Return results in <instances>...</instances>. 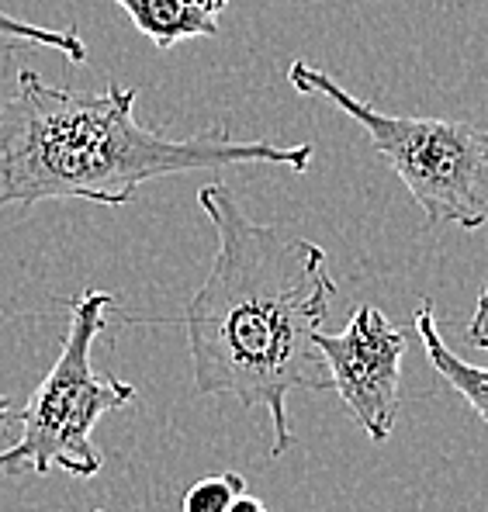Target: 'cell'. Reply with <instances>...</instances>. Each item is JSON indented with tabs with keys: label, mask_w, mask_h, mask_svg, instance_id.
Returning a JSON list of instances; mask_svg holds the SVG:
<instances>
[{
	"label": "cell",
	"mask_w": 488,
	"mask_h": 512,
	"mask_svg": "<svg viewBox=\"0 0 488 512\" xmlns=\"http://www.w3.org/2000/svg\"><path fill=\"white\" fill-rule=\"evenodd\" d=\"M198 205L215 229V260L184 308L194 388L267 409L274 426L270 454L281 457L295 447L291 391L333 388L315 350V333L336 295L326 250L277 225L253 222L219 180L201 187Z\"/></svg>",
	"instance_id": "1"
},
{
	"label": "cell",
	"mask_w": 488,
	"mask_h": 512,
	"mask_svg": "<svg viewBox=\"0 0 488 512\" xmlns=\"http://www.w3.org/2000/svg\"><path fill=\"white\" fill-rule=\"evenodd\" d=\"M135 97V87L70 90L21 70L14 94L0 104V212L73 198L129 205L139 187L160 177L257 163L305 173L315 160L312 142H239L225 125L177 139L142 125Z\"/></svg>",
	"instance_id": "2"
},
{
	"label": "cell",
	"mask_w": 488,
	"mask_h": 512,
	"mask_svg": "<svg viewBox=\"0 0 488 512\" xmlns=\"http://www.w3.org/2000/svg\"><path fill=\"white\" fill-rule=\"evenodd\" d=\"M288 84L305 97H326L354 118L430 225H461L468 232L488 225V128L457 118L388 115L305 59L291 63Z\"/></svg>",
	"instance_id": "3"
},
{
	"label": "cell",
	"mask_w": 488,
	"mask_h": 512,
	"mask_svg": "<svg viewBox=\"0 0 488 512\" xmlns=\"http://www.w3.org/2000/svg\"><path fill=\"white\" fill-rule=\"evenodd\" d=\"M115 305L108 291L87 288L70 301V329L56 364L32 391L28 405L14 412L21 433L0 450V471L32 468L35 474L66 471L73 478H94L104 457L94 450V426L101 416L135 402V388L94 371V343Z\"/></svg>",
	"instance_id": "4"
},
{
	"label": "cell",
	"mask_w": 488,
	"mask_h": 512,
	"mask_svg": "<svg viewBox=\"0 0 488 512\" xmlns=\"http://www.w3.org/2000/svg\"><path fill=\"white\" fill-rule=\"evenodd\" d=\"M315 350L326 360L333 391L374 443L392 436L402 398V360L409 350L405 329L381 308L360 305L343 333H315Z\"/></svg>",
	"instance_id": "5"
},
{
	"label": "cell",
	"mask_w": 488,
	"mask_h": 512,
	"mask_svg": "<svg viewBox=\"0 0 488 512\" xmlns=\"http://www.w3.org/2000/svg\"><path fill=\"white\" fill-rule=\"evenodd\" d=\"M132 25L156 49H174L187 39H208L219 32V14L232 0H115Z\"/></svg>",
	"instance_id": "6"
},
{
	"label": "cell",
	"mask_w": 488,
	"mask_h": 512,
	"mask_svg": "<svg viewBox=\"0 0 488 512\" xmlns=\"http://www.w3.org/2000/svg\"><path fill=\"white\" fill-rule=\"evenodd\" d=\"M416 336L423 340V350H426V360H430L433 371L444 378L464 402L475 409V416L482 419L488 426V367H478V364H468L461 360L454 350L444 343L440 336V326H437V315H433V301L430 298H419V308H416Z\"/></svg>",
	"instance_id": "7"
},
{
	"label": "cell",
	"mask_w": 488,
	"mask_h": 512,
	"mask_svg": "<svg viewBox=\"0 0 488 512\" xmlns=\"http://www.w3.org/2000/svg\"><path fill=\"white\" fill-rule=\"evenodd\" d=\"M0 39L45 45V49H56L59 56H66L70 63H77V66L87 63V45L77 35V28H42V25H32V21H21V18H14V14L0 11Z\"/></svg>",
	"instance_id": "8"
},
{
	"label": "cell",
	"mask_w": 488,
	"mask_h": 512,
	"mask_svg": "<svg viewBox=\"0 0 488 512\" xmlns=\"http://www.w3.org/2000/svg\"><path fill=\"white\" fill-rule=\"evenodd\" d=\"M246 492L243 474L229 471V474H208V478L194 481L191 488L184 492V502L180 509L184 512H225L232 506L236 495Z\"/></svg>",
	"instance_id": "9"
},
{
	"label": "cell",
	"mask_w": 488,
	"mask_h": 512,
	"mask_svg": "<svg viewBox=\"0 0 488 512\" xmlns=\"http://www.w3.org/2000/svg\"><path fill=\"white\" fill-rule=\"evenodd\" d=\"M468 343L488 353V284L482 288V295H478L475 315H471V322H468Z\"/></svg>",
	"instance_id": "10"
},
{
	"label": "cell",
	"mask_w": 488,
	"mask_h": 512,
	"mask_svg": "<svg viewBox=\"0 0 488 512\" xmlns=\"http://www.w3.org/2000/svg\"><path fill=\"white\" fill-rule=\"evenodd\" d=\"M225 512H267V509H264V502H260V499H253V495L243 492V495H236V499H232V506Z\"/></svg>",
	"instance_id": "11"
},
{
	"label": "cell",
	"mask_w": 488,
	"mask_h": 512,
	"mask_svg": "<svg viewBox=\"0 0 488 512\" xmlns=\"http://www.w3.org/2000/svg\"><path fill=\"white\" fill-rule=\"evenodd\" d=\"M7 419H14V405H11V398L0 391V423H7Z\"/></svg>",
	"instance_id": "12"
},
{
	"label": "cell",
	"mask_w": 488,
	"mask_h": 512,
	"mask_svg": "<svg viewBox=\"0 0 488 512\" xmlns=\"http://www.w3.org/2000/svg\"><path fill=\"white\" fill-rule=\"evenodd\" d=\"M94 512H104V509H94Z\"/></svg>",
	"instance_id": "13"
}]
</instances>
